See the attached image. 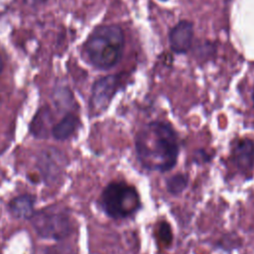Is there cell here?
Returning <instances> with one entry per match:
<instances>
[{
  "mask_svg": "<svg viewBox=\"0 0 254 254\" xmlns=\"http://www.w3.org/2000/svg\"><path fill=\"white\" fill-rule=\"evenodd\" d=\"M125 39L117 25H103L96 28L87 39L85 52L90 63L101 69L114 66L123 54Z\"/></svg>",
  "mask_w": 254,
  "mask_h": 254,
  "instance_id": "2",
  "label": "cell"
},
{
  "mask_svg": "<svg viewBox=\"0 0 254 254\" xmlns=\"http://www.w3.org/2000/svg\"><path fill=\"white\" fill-rule=\"evenodd\" d=\"M193 163L196 165H203V164H207L212 160L213 155H211L209 152H207L205 149L203 148H199L196 149L193 152Z\"/></svg>",
  "mask_w": 254,
  "mask_h": 254,
  "instance_id": "12",
  "label": "cell"
},
{
  "mask_svg": "<svg viewBox=\"0 0 254 254\" xmlns=\"http://www.w3.org/2000/svg\"><path fill=\"white\" fill-rule=\"evenodd\" d=\"M251 98H252V102H253V106H254V86L252 88V93H251Z\"/></svg>",
  "mask_w": 254,
  "mask_h": 254,
  "instance_id": "16",
  "label": "cell"
},
{
  "mask_svg": "<svg viewBox=\"0 0 254 254\" xmlns=\"http://www.w3.org/2000/svg\"><path fill=\"white\" fill-rule=\"evenodd\" d=\"M99 204L108 217L123 220L136 215L142 207V200L134 185L125 181H112L101 191Z\"/></svg>",
  "mask_w": 254,
  "mask_h": 254,
  "instance_id": "3",
  "label": "cell"
},
{
  "mask_svg": "<svg viewBox=\"0 0 254 254\" xmlns=\"http://www.w3.org/2000/svg\"><path fill=\"white\" fill-rule=\"evenodd\" d=\"M161 1H167V0H161Z\"/></svg>",
  "mask_w": 254,
  "mask_h": 254,
  "instance_id": "17",
  "label": "cell"
},
{
  "mask_svg": "<svg viewBox=\"0 0 254 254\" xmlns=\"http://www.w3.org/2000/svg\"><path fill=\"white\" fill-rule=\"evenodd\" d=\"M38 235L45 239L63 240L71 233V221L62 211L41 210L30 218Z\"/></svg>",
  "mask_w": 254,
  "mask_h": 254,
  "instance_id": "4",
  "label": "cell"
},
{
  "mask_svg": "<svg viewBox=\"0 0 254 254\" xmlns=\"http://www.w3.org/2000/svg\"><path fill=\"white\" fill-rule=\"evenodd\" d=\"M229 160L238 174L251 177L254 169V141L248 137L235 138L230 145Z\"/></svg>",
  "mask_w": 254,
  "mask_h": 254,
  "instance_id": "6",
  "label": "cell"
},
{
  "mask_svg": "<svg viewBox=\"0 0 254 254\" xmlns=\"http://www.w3.org/2000/svg\"><path fill=\"white\" fill-rule=\"evenodd\" d=\"M2 69H3V61H2V58L0 56V73H1Z\"/></svg>",
  "mask_w": 254,
  "mask_h": 254,
  "instance_id": "15",
  "label": "cell"
},
{
  "mask_svg": "<svg viewBox=\"0 0 254 254\" xmlns=\"http://www.w3.org/2000/svg\"><path fill=\"white\" fill-rule=\"evenodd\" d=\"M135 154L138 163L149 172L166 173L173 170L180 155V139L169 121L152 120L136 133Z\"/></svg>",
  "mask_w": 254,
  "mask_h": 254,
  "instance_id": "1",
  "label": "cell"
},
{
  "mask_svg": "<svg viewBox=\"0 0 254 254\" xmlns=\"http://www.w3.org/2000/svg\"><path fill=\"white\" fill-rule=\"evenodd\" d=\"M121 86V78L117 74H109L97 79L91 89L89 106L93 114L104 112Z\"/></svg>",
  "mask_w": 254,
  "mask_h": 254,
  "instance_id": "5",
  "label": "cell"
},
{
  "mask_svg": "<svg viewBox=\"0 0 254 254\" xmlns=\"http://www.w3.org/2000/svg\"><path fill=\"white\" fill-rule=\"evenodd\" d=\"M189 182L190 179L187 174L177 173L166 179L165 187L168 193L172 195H179L188 188Z\"/></svg>",
  "mask_w": 254,
  "mask_h": 254,
  "instance_id": "10",
  "label": "cell"
},
{
  "mask_svg": "<svg viewBox=\"0 0 254 254\" xmlns=\"http://www.w3.org/2000/svg\"><path fill=\"white\" fill-rule=\"evenodd\" d=\"M45 254H70V250L67 249V247L65 246H52L47 248Z\"/></svg>",
  "mask_w": 254,
  "mask_h": 254,
  "instance_id": "13",
  "label": "cell"
},
{
  "mask_svg": "<svg viewBox=\"0 0 254 254\" xmlns=\"http://www.w3.org/2000/svg\"><path fill=\"white\" fill-rule=\"evenodd\" d=\"M47 0H25V2L30 5V6H37V5H41L44 2H46Z\"/></svg>",
  "mask_w": 254,
  "mask_h": 254,
  "instance_id": "14",
  "label": "cell"
},
{
  "mask_svg": "<svg viewBox=\"0 0 254 254\" xmlns=\"http://www.w3.org/2000/svg\"><path fill=\"white\" fill-rule=\"evenodd\" d=\"M193 25L191 22L180 21L170 32L169 40L171 49L178 54L187 53L192 43Z\"/></svg>",
  "mask_w": 254,
  "mask_h": 254,
  "instance_id": "7",
  "label": "cell"
},
{
  "mask_svg": "<svg viewBox=\"0 0 254 254\" xmlns=\"http://www.w3.org/2000/svg\"><path fill=\"white\" fill-rule=\"evenodd\" d=\"M79 119L72 113L66 114L52 128V135L55 139L63 141L69 138L78 128Z\"/></svg>",
  "mask_w": 254,
  "mask_h": 254,
  "instance_id": "9",
  "label": "cell"
},
{
  "mask_svg": "<svg viewBox=\"0 0 254 254\" xmlns=\"http://www.w3.org/2000/svg\"><path fill=\"white\" fill-rule=\"evenodd\" d=\"M156 237L164 246L169 247L173 242V231L170 223L166 220H160L156 225Z\"/></svg>",
  "mask_w": 254,
  "mask_h": 254,
  "instance_id": "11",
  "label": "cell"
},
{
  "mask_svg": "<svg viewBox=\"0 0 254 254\" xmlns=\"http://www.w3.org/2000/svg\"><path fill=\"white\" fill-rule=\"evenodd\" d=\"M36 198L34 195L26 193L14 197L9 203V210L16 218L30 219L35 213Z\"/></svg>",
  "mask_w": 254,
  "mask_h": 254,
  "instance_id": "8",
  "label": "cell"
}]
</instances>
